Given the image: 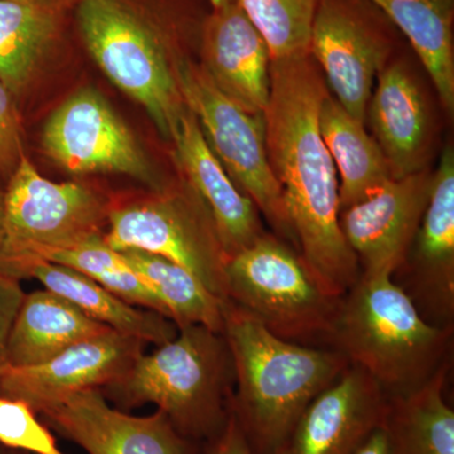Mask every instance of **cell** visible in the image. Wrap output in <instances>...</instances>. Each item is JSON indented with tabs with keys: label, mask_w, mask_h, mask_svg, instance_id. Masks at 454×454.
I'll use <instances>...</instances> for the list:
<instances>
[{
	"label": "cell",
	"mask_w": 454,
	"mask_h": 454,
	"mask_svg": "<svg viewBox=\"0 0 454 454\" xmlns=\"http://www.w3.org/2000/svg\"><path fill=\"white\" fill-rule=\"evenodd\" d=\"M327 86L312 56L270 62L265 143L301 255L333 297L357 282L360 265L340 227V182L319 130Z\"/></svg>",
	"instance_id": "1"
},
{
	"label": "cell",
	"mask_w": 454,
	"mask_h": 454,
	"mask_svg": "<svg viewBox=\"0 0 454 454\" xmlns=\"http://www.w3.org/2000/svg\"><path fill=\"white\" fill-rule=\"evenodd\" d=\"M221 333L236 380L230 411L254 454L276 450L312 400L349 366L336 349L280 339L229 300Z\"/></svg>",
	"instance_id": "2"
},
{
	"label": "cell",
	"mask_w": 454,
	"mask_h": 454,
	"mask_svg": "<svg viewBox=\"0 0 454 454\" xmlns=\"http://www.w3.org/2000/svg\"><path fill=\"white\" fill-rule=\"evenodd\" d=\"M453 327L429 324L387 274L363 276L342 298L328 340L387 396L420 387L450 360Z\"/></svg>",
	"instance_id": "3"
},
{
	"label": "cell",
	"mask_w": 454,
	"mask_h": 454,
	"mask_svg": "<svg viewBox=\"0 0 454 454\" xmlns=\"http://www.w3.org/2000/svg\"><path fill=\"white\" fill-rule=\"evenodd\" d=\"M231 369L223 333L188 325L100 390L121 411L154 404L188 441H210L229 415Z\"/></svg>",
	"instance_id": "4"
},
{
	"label": "cell",
	"mask_w": 454,
	"mask_h": 454,
	"mask_svg": "<svg viewBox=\"0 0 454 454\" xmlns=\"http://www.w3.org/2000/svg\"><path fill=\"white\" fill-rule=\"evenodd\" d=\"M83 44L107 79L139 103L170 140L184 103L170 35L134 0H82L74 8Z\"/></svg>",
	"instance_id": "5"
},
{
	"label": "cell",
	"mask_w": 454,
	"mask_h": 454,
	"mask_svg": "<svg viewBox=\"0 0 454 454\" xmlns=\"http://www.w3.org/2000/svg\"><path fill=\"white\" fill-rule=\"evenodd\" d=\"M110 206L86 184L44 178L23 155L4 188L0 271L27 279L52 254L106 234Z\"/></svg>",
	"instance_id": "6"
},
{
	"label": "cell",
	"mask_w": 454,
	"mask_h": 454,
	"mask_svg": "<svg viewBox=\"0 0 454 454\" xmlns=\"http://www.w3.org/2000/svg\"><path fill=\"white\" fill-rule=\"evenodd\" d=\"M227 300L295 343L328 340L340 298L325 291L301 254L260 235L226 262Z\"/></svg>",
	"instance_id": "7"
},
{
	"label": "cell",
	"mask_w": 454,
	"mask_h": 454,
	"mask_svg": "<svg viewBox=\"0 0 454 454\" xmlns=\"http://www.w3.org/2000/svg\"><path fill=\"white\" fill-rule=\"evenodd\" d=\"M175 67L182 100L229 177L277 232L295 241L282 187L268 160L264 114L247 113L232 103L201 65L179 59Z\"/></svg>",
	"instance_id": "8"
},
{
	"label": "cell",
	"mask_w": 454,
	"mask_h": 454,
	"mask_svg": "<svg viewBox=\"0 0 454 454\" xmlns=\"http://www.w3.org/2000/svg\"><path fill=\"white\" fill-rule=\"evenodd\" d=\"M104 240L116 252L137 249L181 265L227 301L226 255L207 208L188 193L160 192L110 206Z\"/></svg>",
	"instance_id": "9"
},
{
	"label": "cell",
	"mask_w": 454,
	"mask_h": 454,
	"mask_svg": "<svg viewBox=\"0 0 454 454\" xmlns=\"http://www.w3.org/2000/svg\"><path fill=\"white\" fill-rule=\"evenodd\" d=\"M42 148L71 175L129 176L155 186L148 158L121 116L95 89H80L51 114Z\"/></svg>",
	"instance_id": "10"
},
{
	"label": "cell",
	"mask_w": 454,
	"mask_h": 454,
	"mask_svg": "<svg viewBox=\"0 0 454 454\" xmlns=\"http://www.w3.org/2000/svg\"><path fill=\"white\" fill-rule=\"evenodd\" d=\"M370 0H319L309 52L334 98L366 122L373 80L387 65L390 37Z\"/></svg>",
	"instance_id": "11"
},
{
	"label": "cell",
	"mask_w": 454,
	"mask_h": 454,
	"mask_svg": "<svg viewBox=\"0 0 454 454\" xmlns=\"http://www.w3.org/2000/svg\"><path fill=\"white\" fill-rule=\"evenodd\" d=\"M432 179L426 170L391 178L363 201L340 212V231L363 276H395L422 223Z\"/></svg>",
	"instance_id": "12"
},
{
	"label": "cell",
	"mask_w": 454,
	"mask_h": 454,
	"mask_svg": "<svg viewBox=\"0 0 454 454\" xmlns=\"http://www.w3.org/2000/svg\"><path fill=\"white\" fill-rule=\"evenodd\" d=\"M145 345L142 340L112 330L41 365L8 366L0 376V396L20 400L42 415L74 394L104 389L119 380L143 354Z\"/></svg>",
	"instance_id": "13"
},
{
	"label": "cell",
	"mask_w": 454,
	"mask_h": 454,
	"mask_svg": "<svg viewBox=\"0 0 454 454\" xmlns=\"http://www.w3.org/2000/svg\"><path fill=\"white\" fill-rule=\"evenodd\" d=\"M44 424L88 454H192L167 415H131L109 404L100 389L74 394L42 414Z\"/></svg>",
	"instance_id": "14"
},
{
	"label": "cell",
	"mask_w": 454,
	"mask_h": 454,
	"mask_svg": "<svg viewBox=\"0 0 454 454\" xmlns=\"http://www.w3.org/2000/svg\"><path fill=\"white\" fill-rule=\"evenodd\" d=\"M387 396L369 373L349 365L307 406L269 454H356L384 420Z\"/></svg>",
	"instance_id": "15"
},
{
	"label": "cell",
	"mask_w": 454,
	"mask_h": 454,
	"mask_svg": "<svg viewBox=\"0 0 454 454\" xmlns=\"http://www.w3.org/2000/svg\"><path fill=\"white\" fill-rule=\"evenodd\" d=\"M202 67L217 89L247 113L264 114L270 97V55L238 0L212 9L201 26Z\"/></svg>",
	"instance_id": "16"
},
{
	"label": "cell",
	"mask_w": 454,
	"mask_h": 454,
	"mask_svg": "<svg viewBox=\"0 0 454 454\" xmlns=\"http://www.w3.org/2000/svg\"><path fill=\"white\" fill-rule=\"evenodd\" d=\"M170 140L188 187L201 200L214 221L226 259L264 234L258 208L229 177L186 106L173 127Z\"/></svg>",
	"instance_id": "17"
},
{
	"label": "cell",
	"mask_w": 454,
	"mask_h": 454,
	"mask_svg": "<svg viewBox=\"0 0 454 454\" xmlns=\"http://www.w3.org/2000/svg\"><path fill=\"white\" fill-rule=\"evenodd\" d=\"M379 83L367 104L366 119L393 178L423 170L429 145V118L419 86L403 62L378 74Z\"/></svg>",
	"instance_id": "18"
},
{
	"label": "cell",
	"mask_w": 454,
	"mask_h": 454,
	"mask_svg": "<svg viewBox=\"0 0 454 454\" xmlns=\"http://www.w3.org/2000/svg\"><path fill=\"white\" fill-rule=\"evenodd\" d=\"M112 331L61 295L43 289L25 294L7 342L8 366L41 365L82 340Z\"/></svg>",
	"instance_id": "19"
},
{
	"label": "cell",
	"mask_w": 454,
	"mask_h": 454,
	"mask_svg": "<svg viewBox=\"0 0 454 454\" xmlns=\"http://www.w3.org/2000/svg\"><path fill=\"white\" fill-rule=\"evenodd\" d=\"M450 360L420 387L387 397L381 428L390 454H454V411L444 397Z\"/></svg>",
	"instance_id": "20"
},
{
	"label": "cell",
	"mask_w": 454,
	"mask_h": 454,
	"mask_svg": "<svg viewBox=\"0 0 454 454\" xmlns=\"http://www.w3.org/2000/svg\"><path fill=\"white\" fill-rule=\"evenodd\" d=\"M319 130L340 173V212L363 201L393 178L389 163L365 122L346 112L328 92L319 109Z\"/></svg>",
	"instance_id": "21"
},
{
	"label": "cell",
	"mask_w": 454,
	"mask_h": 454,
	"mask_svg": "<svg viewBox=\"0 0 454 454\" xmlns=\"http://www.w3.org/2000/svg\"><path fill=\"white\" fill-rule=\"evenodd\" d=\"M31 278L116 333L157 346L175 339L178 333L177 325L166 317L131 306L91 278L65 265L40 262L33 268Z\"/></svg>",
	"instance_id": "22"
},
{
	"label": "cell",
	"mask_w": 454,
	"mask_h": 454,
	"mask_svg": "<svg viewBox=\"0 0 454 454\" xmlns=\"http://www.w3.org/2000/svg\"><path fill=\"white\" fill-rule=\"evenodd\" d=\"M400 29L434 83L448 113L454 110V0H370Z\"/></svg>",
	"instance_id": "23"
},
{
	"label": "cell",
	"mask_w": 454,
	"mask_h": 454,
	"mask_svg": "<svg viewBox=\"0 0 454 454\" xmlns=\"http://www.w3.org/2000/svg\"><path fill=\"white\" fill-rule=\"evenodd\" d=\"M65 17L0 0V82L17 103L61 40Z\"/></svg>",
	"instance_id": "24"
},
{
	"label": "cell",
	"mask_w": 454,
	"mask_h": 454,
	"mask_svg": "<svg viewBox=\"0 0 454 454\" xmlns=\"http://www.w3.org/2000/svg\"><path fill=\"white\" fill-rule=\"evenodd\" d=\"M131 270L160 298L169 319L177 327L201 325L215 333H223L225 301L212 294L192 273L157 255L143 250L119 252Z\"/></svg>",
	"instance_id": "25"
},
{
	"label": "cell",
	"mask_w": 454,
	"mask_h": 454,
	"mask_svg": "<svg viewBox=\"0 0 454 454\" xmlns=\"http://www.w3.org/2000/svg\"><path fill=\"white\" fill-rule=\"evenodd\" d=\"M47 262L80 271L131 306L142 307L169 319L168 310L160 298L131 270L121 254L106 243L104 235L52 254Z\"/></svg>",
	"instance_id": "26"
},
{
	"label": "cell",
	"mask_w": 454,
	"mask_h": 454,
	"mask_svg": "<svg viewBox=\"0 0 454 454\" xmlns=\"http://www.w3.org/2000/svg\"><path fill=\"white\" fill-rule=\"evenodd\" d=\"M267 43L270 61L310 55V35L319 0H238Z\"/></svg>",
	"instance_id": "27"
},
{
	"label": "cell",
	"mask_w": 454,
	"mask_h": 454,
	"mask_svg": "<svg viewBox=\"0 0 454 454\" xmlns=\"http://www.w3.org/2000/svg\"><path fill=\"white\" fill-rule=\"evenodd\" d=\"M0 446L28 454H65L26 403L4 396H0Z\"/></svg>",
	"instance_id": "28"
},
{
	"label": "cell",
	"mask_w": 454,
	"mask_h": 454,
	"mask_svg": "<svg viewBox=\"0 0 454 454\" xmlns=\"http://www.w3.org/2000/svg\"><path fill=\"white\" fill-rule=\"evenodd\" d=\"M25 154L18 103L0 82V184L5 187Z\"/></svg>",
	"instance_id": "29"
},
{
	"label": "cell",
	"mask_w": 454,
	"mask_h": 454,
	"mask_svg": "<svg viewBox=\"0 0 454 454\" xmlns=\"http://www.w3.org/2000/svg\"><path fill=\"white\" fill-rule=\"evenodd\" d=\"M25 294L20 280L0 271V376L8 367L9 333Z\"/></svg>",
	"instance_id": "30"
},
{
	"label": "cell",
	"mask_w": 454,
	"mask_h": 454,
	"mask_svg": "<svg viewBox=\"0 0 454 454\" xmlns=\"http://www.w3.org/2000/svg\"><path fill=\"white\" fill-rule=\"evenodd\" d=\"M206 454H254L244 430L231 411L227 415L223 429L210 439Z\"/></svg>",
	"instance_id": "31"
},
{
	"label": "cell",
	"mask_w": 454,
	"mask_h": 454,
	"mask_svg": "<svg viewBox=\"0 0 454 454\" xmlns=\"http://www.w3.org/2000/svg\"><path fill=\"white\" fill-rule=\"evenodd\" d=\"M20 3L29 7L43 9V11L57 12V13L67 14L79 5L82 0H11Z\"/></svg>",
	"instance_id": "32"
},
{
	"label": "cell",
	"mask_w": 454,
	"mask_h": 454,
	"mask_svg": "<svg viewBox=\"0 0 454 454\" xmlns=\"http://www.w3.org/2000/svg\"><path fill=\"white\" fill-rule=\"evenodd\" d=\"M356 454H390L389 444H387L384 429L379 427L364 443V446L357 450Z\"/></svg>",
	"instance_id": "33"
},
{
	"label": "cell",
	"mask_w": 454,
	"mask_h": 454,
	"mask_svg": "<svg viewBox=\"0 0 454 454\" xmlns=\"http://www.w3.org/2000/svg\"><path fill=\"white\" fill-rule=\"evenodd\" d=\"M4 188L0 184V245L3 240V223H4Z\"/></svg>",
	"instance_id": "34"
},
{
	"label": "cell",
	"mask_w": 454,
	"mask_h": 454,
	"mask_svg": "<svg viewBox=\"0 0 454 454\" xmlns=\"http://www.w3.org/2000/svg\"><path fill=\"white\" fill-rule=\"evenodd\" d=\"M210 2L212 9H216L225 5L229 0H208Z\"/></svg>",
	"instance_id": "35"
},
{
	"label": "cell",
	"mask_w": 454,
	"mask_h": 454,
	"mask_svg": "<svg viewBox=\"0 0 454 454\" xmlns=\"http://www.w3.org/2000/svg\"><path fill=\"white\" fill-rule=\"evenodd\" d=\"M0 454H28V453L20 452V450H9V448L0 446Z\"/></svg>",
	"instance_id": "36"
}]
</instances>
